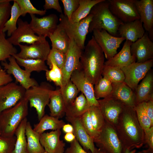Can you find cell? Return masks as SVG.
<instances>
[{
  "instance_id": "1",
  "label": "cell",
  "mask_w": 153,
  "mask_h": 153,
  "mask_svg": "<svg viewBox=\"0 0 153 153\" xmlns=\"http://www.w3.org/2000/svg\"><path fill=\"white\" fill-rule=\"evenodd\" d=\"M114 128L123 148L132 150L144 144V130L134 107L125 106Z\"/></svg>"
},
{
  "instance_id": "2",
  "label": "cell",
  "mask_w": 153,
  "mask_h": 153,
  "mask_svg": "<svg viewBox=\"0 0 153 153\" xmlns=\"http://www.w3.org/2000/svg\"><path fill=\"white\" fill-rule=\"evenodd\" d=\"M105 57L92 36L82 51L80 67L87 79L94 85L102 77Z\"/></svg>"
},
{
  "instance_id": "3",
  "label": "cell",
  "mask_w": 153,
  "mask_h": 153,
  "mask_svg": "<svg viewBox=\"0 0 153 153\" xmlns=\"http://www.w3.org/2000/svg\"><path fill=\"white\" fill-rule=\"evenodd\" d=\"M90 14L92 15L88 33L94 29H104L111 35L117 37L119 26L123 23L111 12L108 0H103L95 5Z\"/></svg>"
},
{
  "instance_id": "4",
  "label": "cell",
  "mask_w": 153,
  "mask_h": 153,
  "mask_svg": "<svg viewBox=\"0 0 153 153\" xmlns=\"http://www.w3.org/2000/svg\"><path fill=\"white\" fill-rule=\"evenodd\" d=\"M28 101L24 97L13 107L0 113L1 135L6 137L14 135L15 131L28 113Z\"/></svg>"
},
{
  "instance_id": "5",
  "label": "cell",
  "mask_w": 153,
  "mask_h": 153,
  "mask_svg": "<svg viewBox=\"0 0 153 153\" xmlns=\"http://www.w3.org/2000/svg\"><path fill=\"white\" fill-rule=\"evenodd\" d=\"M53 90L51 86L46 82L26 90L24 97L27 99L31 107L35 109L39 121L45 115V109L50 101Z\"/></svg>"
},
{
  "instance_id": "6",
  "label": "cell",
  "mask_w": 153,
  "mask_h": 153,
  "mask_svg": "<svg viewBox=\"0 0 153 153\" xmlns=\"http://www.w3.org/2000/svg\"><path fill=\"white\" fill-rule=\"evenodd\" d=\"M92 15L89 14L78 22L73 23L69 20L63 13L60 15L59 24L65 30L70 39H73L76 45L83 50L85 47V42L88 33L89 24Z\"/></svg>"
},
{
  "instance_id": "7",
  "label": "cell",
  "mask_w": 153,
  "mask_h": 153,
  "mask_svg": "<svg viewBox=\"0 0 153 153\" xmlns=\"http://www.w3.org/2000/svg\"><path fill=\"white\" fill-rule=\"evenodd\" d=\"M94 141L103 153H122L123 146L115 128L105 121L99 137Z\"/></svg>"
},
{
  "instance_id": "8",
  "label": "cell",
  "mask_w": 153,
  "mask_h": 153,
  "mask_svg": "<svg viewBox=\"0 0 153 153\" xmlns=\"http://www.w3.org/2000/svg\"><path fill=\"white\" fill-rule=\"evenodd\" d=\"M109 9L116 18L123 23L140 19L135 0H108Z\"/></svg>"
},
{
  "instance_id": "9",
  "label": "cell",
  "mask_w": 153,
  "mask_h": 153,
  "mask_svg": "<svg viewBox=\"0 0 153 153\" xmlns=\"http://www.w3.org/2000/svg\"><path fill=\"white\" fill-rule=\"evenodd\" d=\"M93 35L102 49L105 58L109 60L117 53V50L125 38L113 36L104 29H94Z\"/></svg>"
},
{
  "instance_id": "10",
  "label": "cell",
  "mask_w": 153,
  "mask_h": 153,
  "mask_svg": "<svg viewBox=\"0 0 153 153\" xmlns=\"http://www.w3.org/2000/svg\"><path fill=\"white\" fill-rule=\"evenodd\" d=\"M153 66L152 59L142 63L134 62L121 68L125 76L124 82L133 91Z\"/></svg>"
},
{
  "instance_id": "11",
  "label": "cell",
  "mask_w": 153,
  "mask_h": 153,
  "mask_svg": "<svg viewBox=\"0 0 153 153\" xmlns=\"http://www.w3.org/2000/svg\"><path fill=\"white\" fill-rule=\"evenodd\" d=\"M26 90L16 82H12L0 86V113L23 98Z\"/></svg>"
},
{
  "instance_id": "12",
  "label": "cell",
  "mask_w": 153,
  "mask_h": 153,
  "mask_svg": "<svg viewBox=\"0 0 153 153\" xmlns=\"http://www.w3.org/2000/svg\"><path fill=\"white\" fill-rule=\"evenodd\" d=\"M98 106L105 121L114 127L125 106L111 95L106 98L98 100Z\"/></svg>"
},
{
  "instance_id": "13",
  "label": "cell",
  "mask_w": 153,
  "mask_h": 153,
  "mask_svg": "<svg viewBox=\"0 0 153 153\" xmlns=\"http://www.w3.org/2000/svg\"><path fill=\"white\" fill-rule=\"evenodd\" d=\"M8 59V63L3 61L2 65L8 74L13 76L16 82L19 83L26 90L39 85L34 79L31 77V73L20 67L13 56H11Z\"/></svg>"
},
{
  "instance_id": "14",
  "label": "cell",
  "mask_w": 153,
  "mask_h": 153,
  "mask_svg": "<svg viewBox=\"0 0 153 153\" xmlns=\"http://www.w3.org/2000/svg\"><path fill=\"white\" fill-rule=\"evenodd\" d=\"M17 24L18 26L16 30L7 39L13 45H18L21 43L32 44L46 39L45 37L36 35L27 21L19 18Z\"/></svg>"
},
{
  "instance_id": "15",
  "label": "cell",
  "mask_w": 153,
  "mask_h": 153,
  "mask_svg": "<svg viewBox=\"0 0 153 153\" xmlns=\"http://www.w3.org/2000/svg\"><path fill=\"white\" fill-rule=\"evenodd\" d=\"M82 50L76 45L73 39H70L65 63L62 69L63 80L61 87L70 80L72 73L81 67L80 59Z\"/></svg>"
},
{
  "instance_id": "16",
  "label": "cell",
  "mask_w": 153,
  "mask_h": 153,
  "mask_svg": "<svg viewBox=\"0 0 153 153\" xmlns=\"http://www.w3.org/2000/svg\"><path fill=\"white\" fill-rule=\"evenodd\" d=\"M18 46L20 51L15 55L24 59H39L45 61L51 50L48 42L46 39L36 42L29 46L21 44Z\"/></svg>"
},
{
  "instance_id": "17",
  "label": "cell",
  "mask_w": 153,
  "mask_h": 153,
  "mask_svg": "<svg viewBox=\"0 0 153 153\" xmlns=\"http://www.w3.org/2000/svg\"><path fill=\"white\" fill-rule=\"evenodd\" d=\"M30 26L35 34L39 36L48 37L57 28L58 18L56 14H51L41 18L30 14Z\"/></svg>"
},
{
  "instance_id": "18",
  "label": "cell",
  "mask_w": 153,
  "mask_h": 153,
  "mask_svg": "<svg viewBox=\"0 0 153 153\" xmlns=\"http://www.w3.org/2000/svg\"><path fill=\"white\" fill-rule=\"evenodd\" d=\"M70 80L85 96L90 106H98L94 94V85L86 77L81 67L72 73Z\"/></svg>"
},
{
  "instance_id": "19",
  "label": "cell",
  "mask_w": 153,
  "mask_h": 153,
  "mask_svg": "<svg viewBox=\"0 0 153 153\" xmlns=\"http://www.w3.org/2000/svg\"><path fill=\"white\" fill-rule=\"evenodd\" d=\"M131 53L137 63H142L153 58V42L145 32L144 35L130 46Z\"/></svg>"
},
{
  "instance_id": "20",
  "label": "cell",
  "mask_w": 153,
  "mask_h": 153,
  "mask_svg": "<svg viewBox=\"0 0 153 153\" xmlns=\"http://www.w3.org/2000/svg\"><path fill=\"white\" fill-rule=\"evenodd\" d=\"M135 5L140 19L151 41L153 34V0H135Z\"/></svg>"
},
{
  "instance_id": "21",
  "label": "cell",
  "mask_w": 153,
  "mask_h": 153,
  "mask_svg": "<svg viewBox=\"0 0 153 153\" xmlns=\"http://www.w3.org/2000/svg\"><path fill=\"white\" fill-rule=\"evenodd\" d=\"M60 129L44 132L40 135V142L48 153H64L65 143L60 139Z\"/></svg>"
},
{
  "instance_id": "22",
  "label": "cell",
  "mask_w": 153,
  "mask_h": 153,
  "mask_svg": "<svg viewBox=\"0 0 153 153\" xmlns=\"http://www.w3.org/2000/svg\"><path fill=\"white\" fill-rule=\"evenodd\" d=\"M136 105L153 99V71L151 69L133 90Z\"/></svg>"
},
{
  "instance_id": "23",
  "label": "cell",
  "mask_w": 153,
  "mask_h": 153,
  "mask_svg": "<svg viewBox=\"0 0 153 153\" xmlns=\"http://www.w3.org/2000/svg\"><path fill=\"white\" fill-rule=\"evenodd\" d=\"M145 33L143 23L140 19H138L121 25L118 28L117 35L118 37L133 42L141 38Z\"/></svg>"
},
{
  "instance_id": "24",
  "label": "cell",
  "mask_w": 153,
  "mask_h": 153,
  "mask_svg": "<svg viewBox=\"0 0 153 153\" xmlns=\"http://www.w3.org/2000/svg\"><path fill=\"white\" fill-rule=\"evenodd\" d=\"M66 120L73 126V133L76 139L87 151L95 153V148L93 140L83 128L80 118L66 117Z\"/></svg>"
},
{
  "instance_id": "25",
  "label": "cell",
  "mask_w": 153,
  "mask_h": 153,
  "mask_svg": "<svg viewBox=\"0 0 153 153\" xmlns=\"http://www.w3.org/2000/svg\"><path fill=\"white\" fill-rule=\"evenodd\" d=\"M132 43L129 40H126L120 51L112 58L105 61L104 65L121 68L136 62L135 59L131 55L130 51V46Z\"/></svg>"
},
{
  "instance_id": "26",
  "label": "cell",
  "mask_w": 153,
  "mask_h": 153,
  "mask_svg": "<svg viewBox=\"0 0 153 153\" xmlns=\"http://www.w3.org/2000/svg\"><path fill=\"white\" fill-rule=\"evenodd\" d=\"M112 97L119 101L125 106L134 107L136 106L135 98L133 91L124 82L112 83Z\"/></svg>"
},
{
  "instance_id": "27",
  "label": "cell",
  "mask_w": 153,
  "mask_h": 153,
  "mask_svg": "<svg viewBox=\"0 0 153 153\" xmlns=\"http://www.w3.org/2000/svg\"><path fill=\"white\" fill-rule=\"evenodd\" d=\"M90 107L86 97L81 93L72 103L66 106V117L80 118L89 110Z\"/></svg>"
},
{
  "instance_id": "28",
  "label": "cell",
  "mask_w": 153,
  "mask_h": 153,
  "mask_svg": "<svg viewBox=\"0 0 153 153\" xmlns=\"http://www.w3.org/2000/svg\"><path fill=\"white\" fill-rule=\"evenodd\" d=\"M48 37L52 43V48L56 49L66 54L68 50L70 40L64 29L59 24L56 29Z\"/></svg>"
},
{
  "instance_id": "29",
  "label": "cell",
  "mask_w": 153,
  "mask_h": 153,
  "mask_svg": "<svg viewBox=\"0 0 153 153\" xmlns=\"http://www.w3.org/2000/svg\"><path fill=\"white\" fill-rule=\"evenodd\" d=\"M47 105L50 116L60 119L65 115L66 106L60 89L53 90Z\"/></svg>"
},
{
  "instance_id": "30",
  "label": "cell",
  "mask_w": 153,
  "mask_h": 153,
  "mask_svg": "<svg viewBox=\"0 0 153 153\" xmlns=\"http://www.w3.org/2000/svg\"><path fill=\"white\" fill-rule=\"evenodd\" d=\"M27 153H43L45 150L40 141V134L34 130L29 122L25 130Z\"/></svg>"
},
{
  "instance_id": "31",
  "label": "cell",
  "mask_w": 153,
  "mask_h": 153,
  "mask_svg": "<svg viewBox=\"0 0 153 153\" xmlns=\"http://www.w3.org/2000/svg\"><path fill=\"white\" fill-rule=\"evenodd\" d=\"M65 124L63 120L46 114L41 118L39 123L34 125L33 129L40 134L48 130L60 129Z\"/></svg>"
},
{
  "instance_id": "32",
  "label": "cell",
  "mask_w": 153,
  "mask_h": 153,
  "mask_svg": "<svg viewBox=\"0 0 153 153\" xmlns=\"http://www.w3.org/2000/svg\"><path fill=\"white\" fill-rule=\"evenodd\" d=\"M103 0H79L77 9L72 15L71 22H78L87 16L92 8Z\"/></svg>"
},
{
  "instance_id": "33",
  "label": "cell",
  "mask_w": 153,
  "mask_h": 153,
  "mask_svg": "<svg viewBox=\"0 0 153 153\" xmlns=\"http://www.w3.org/2000/svg\"><path fill=\"white\" fill-rule=\"evenodd\" d=\"M27 118L24 119L16 129L14 135L16 140L13 153H27L25 130L27 122Z\"/></svg>"
},
{
  "instance_id": "34",
  "label": "cell",
  "mask_w": 153,
  "mask_h": 153,
  "mask_svg": "<svg viewBox=\"0 0 153 153\" xmlns=\"http://www.w3.org/2000/svg\"><path fill=\"white\" fill-rule=\"evenodd\" d=\"M15 58L18 64L24 67L25 70L31 73L32 72H39L46 71L48 69L45 61L39 59H24L20 58L15 55L13 56Z\"/></svg>"
},
{
  "instance_id": "35",
  "label": "cell",
  "mask_w": 153,
  "mask_h": 153,
  "mask_svg": "<svg viewBox=\"0 0 153 153\" xmlns=\"http://www.w3.org/2000/svg\"><path fill=\"white\" fill-rule=\"evenodd\" d=\"M13 4L12 6L10 18L5 23L3 32H7V35L10 37L17 28V24L19 17L21 16L20 8L18 4L13 0Z\"/></svg>"
},
{
  "instance_id": "36",
  "label": "cell",
  "mask_w": 153,
  "mask_h": 153,
  "mask_svg": "<svg viewBox=\"0 0 153 153\" xmlns=\"http://www.w3.org/2000/svg\"><path fill=\"white\" fill-rule=\"evenodd\" d=\"M94 94L97 100L108 97L111 95L112 86L111 82L104 77H102L95 85Z\"/></svg>"
},
{
  "instance_id": "37",
  "label": "cell",
  "mask_w": 153,
  "mask_h": 153,
  "mask_svg": "<svg viewBox=\"0 0 153 153\" xmlns=\"http://www.w3.org/2000/svg\"><path fill=\"white\" fill-rule=\"evenodd\" d=\"M102 75L112 83H118L124 82L125 76L121 68L104 65Z\"/></svg>"
},
{
  "instance_id": "38",
  "label": "cell",
  "mask_w": 153,
  "mask_h": 153,
  "mask_svg": "<svg viewBox=\"0 0 153 153\" xmlns=\"http://www.w3.org/2000/svg\"><path fill=\"white\" fill-rule=\"evenodd\" d=\"M17 50L6 38L5 33L0 34V61H5L17 53Z\"/></svg>"
},
{
  "instance_id": "39",
  "label": "cell",
  "mask_w": 153,
  "mask_h": 153,
  "mask_svg": "<svg viewBox=\"0 0 153 153\" xmlns=\"http://www.w3.org/2000/svg\"><path fill=\"white\" fill-rule=\"evenodd\" d=\"M60 89L65 106L74 101L79 92L70 80Z\"/></svg>"
},
{
  "instance_id": "40",
  "label": "cell",
  "mask_w": 153,
  "mask_h": 153,
  "mask_svg": "<svg viewBox=\"0 0 153 153\" xmlns=\"http://www.w3.org/2000/svg\"><path fill=\"white\" fill-rule=\"evenodd\" d=\"M91 121L94 128L100 132L105 121L98 106H90L88 110Z\"/></svg>"
},
{
  "instance_id": "41",
  "label": "cell",
  "mask_w": 153,
  "mask_h": 153,
  "mask_svg": "<svg viewBox=\"0 0 153 153\" xmlns=\"http://www.w3.org/2000/svg\"><path fill=\"white\" fill-rule=\"evenodd\" d=\"M66 54L54 48L51 49L46 60L47 65L50 69L52 63H54L62 70L66 60Z\"/></svg>"
},
{
  "instance_id": "42",
  "label": "cell",
  "mask_w": 153,
  "mask_h": 153,
  "mask_svg": "<svg viewBox=\"0 0 153 153\" xmlns=\"http://www.w3.org/2000/svg\"><path fill=\"white\" fill-rule=\"evenodd\" d=\"M45 75L48 81L53 82L60 88L62 86L63 75L62 70L54 63H52L51 68L45 71Z\"/></svg>"
},
{
  "instance_id": "43",
  "label": "cell",
  "mask_w": 153,
  "mask_h": 153,
  "mask_svg": "<svg viewBox=\"0 0 153 153\" xmlns=\"http://www.w3.org/2000/svg\"><path fill=\"white\" fill-rule=\"evenodd\" d=\"M139 123L144 130L153 126V124L148 116L145 108V102L136 105L134 107Z\"/></svg>"
},
{
  "instance_id": "44",
  "label": "cell",
  "mask_w": 153,
  "mask_h": 153,
  "mask_svg": "<svg viewBox=\"0 0 153 153\" xmlns=\"http://www.w3.org/2000/svg\"><path fill=\"white\" fill-rule=\"evenodd\" d=\"M18 4L20 9L21 16H24L28 13L29 14H37L41 16L45 15L46 10L37 9L33 5L29 0H14Z\"/></svg>"
},
{
  "instance_id": "45",
  "label": "cell",
  "mask_w": 153,
  "mask_h": 153,
  "mask_svg": "<svg viewBox=\"0 0 153 153\" xmlns=\"http://www.w3.org/2000/svg\"><path fill=\"white\" fill-rule=\"evenodd\" d=\"M80 119L84 129L94 141L99 137L100 132L96 130L93 126L88 110L81 117Z\"/></svg>"
},
{
  "instance_id": "46",
  "label": "cell",
  "mask_w": 153,
  "mask_h": 153,
  "mask_svg": "<svg viewBox=\"0 0 153 153\" xmlns=\"http://www.w3.org/2000/svg\"><path fill=\"white\" fill-rule=\"evenodd\" d=\"M16 140L15 135L6 137L0 135V153H13Z\"/></svg>"
},
{
  "instance_id": "47",
  "label": "cell",
  "mask_w": 153,
  "mask_h": 153,
  "mask_svg": "<svg viewBox=\"0 0 153 153\" xmlns=\"http://www.w3.org/2000/svg\"><path fill=\"white\" fill-rule=\"evenodd\" d=\"M10 1L0 4V34L10 15L12 5Z\"/></svg>"
},
{
  "instance_id": "48",
  "label": "cell",
  "mask_w": 153,
  "mask_h": 153,
  "mask_svg": "<svg viewBox=\"0 0 153 153\" xmlns=\"http://www.w3.org/2000/svg\"><path fill=\"white\" fill-rule=\"evenodd\" d=\"M64 7V15L70 21L73 13L79 5V0H61Z\"/></svg>"
},
{
  "instance_id": "49",
  "label": "cell",
  "mask_w": 153,
  "mask_h": 153,
  "mask_svg": "<svg viewBox=\"0 0 153 153\" xmlns=\"http://www.w3.org/2000/svg\"><path fill=\"white\" fill-rule=\"evenodd\" d=\"M64 153H91L84 150L75 139L70 143V146L65 150Z\"/></svg>"
},
{
  "instance_id": "50",
  "label": "cell",
  "mask_w": 153,
  "mask_h": 153,
  "mask_svg": "<svg viewBox=\"0 0 153 153\" xmlns=\"http://www.w3.org/2000/svg\"><path fill=\"white\" fill-rule=\"evenodd\" d=\"M45 4L43 5L44 10L53 9L58 12L62 13V10L58 0H45Z\"/></svg>"
},
{
  "instance_id": "51",
  "label": "cell",
  "mask_w": 153,
  "mask_h": 153,
  "mask_svg": "<svg viewBox=\"0 0 153 153\" xmlns=\"http://www.w3.org/2000/svg\"><path fill=\"white\" fill-rule=\"evenodd\" d=\"M144 144H146L148 148L153 150V126L144 130Z\"/></svg>"
},
{
  "instance_id": "52",
  "label": "cell",
  "mask_w": 153,
  "mask_h": 153,
  "mask_svg": "<svg viewBox=\"0 0 153 153\" xmlns=\"http://www.w3.org/2000/svg\"><path fill=\"white\" fill-rule=\"evenodd\" d=\"M13 80L11 75L8 74L0 65V86L11 82Z\"/></svg>"
},
{
  "instance_id": "53",
  "label": "cell",
  "mask_w": 153,
  "mask_h": 153,
  "mask_svg": "<svg viewBox=\"0 0 153 153\" xmlns=\"http://www.w3.org/2000/svg\"><path fill=\"white\" fill-rule=\"evenodd\" d=\"M145 108L148 116L153 124V99L145 102Z\"/></svg>"
},
{
  "instance_id": "54",
  "label": "cell",
  "mask_w": 153,
  "mask_h": 153,
  "mask_svg": "<svg viewBox=\"0 0 153 153\" xmlns=\"http://www.w3.org/2000/svg\"><path fill=\"white\" fill-rule=\"evenodd\" d=\"M122 153H153V150L148 148L146 149L136 152L135 150H129L127 148H123Z\"/></svg>"
},
{
  "instance_id": "55",
  "label": "cell",
  "mask_w": 153,
  "mask_h": 153,
  "mask_svg": "<svg viewBox=\"0 0 153 153\" xmlns=\"http://www.w3.org/2000/svg\"><path fill=\"white\" fill-rule=\"evenodd\" d=\"M62 128L63 131L65 133H73V127L71 124H65L63 125Z\"/></svg>"
},
{
  "instance_id": "56",
  "label": "cell",
  "mask_w": 153,
  "mask_h": 153,
  "mask_svg": "<svg viewBox=\"0 0 153 153\" xmlns=\"http://www.w3.org/2000/svg\"><path fill=\"white\" fill-rule=\"evenodd\" d=\"M64 139L67 142L70 143L76 139V137L73 133H68L64 135Z\"/></svg>"
},
{
  "instance_id": "57",
  "label": "cell",
  "mask_w": 153,
  "mask_h": 153,
  "mask_svg": "<svg viewBox=\"0 0 153 153\" xmlns=\"http://www.w3.org/2000/svg\"><path fill=\"white\" fill-rule=\"evenodd\" d=\"M95 153H103L98 148L95 147Z\"/></svg>"
},
{
  "instance_id": "58",
  "label": "cell",
  "mask_w": 153,
  "mask_h": 153,
  "mask_svg": "<svg viewBox=\"0 0 153 153\" xmlns=\"http://www.w3.org/2000/svg\"><path fill=\"white\" fill-rule=\"evenodd\" d=\"M13 0H0V4L7 2H10L12 1Z\"/></svg>"
},
{
  "instance_id": "59",
  "label": "cell",
  "mask_w": 153,
  "mask_h": 153,
  "mask_svg": "<svg viewBox=\"0 0 153 153\" xmlns=\"http://www.w3.org/2000/svg\"><path fill=\"white\" fill-rule=\"evenodd\" d=\"M1 128L0 125V135H1Z\"/></svg>"
},
{
  "instance_id": "60",
  "label": "cell",
  "mask_w": 153,
  "mask_h": 153,
  "mask_svg": "<svg viewBox=\"0 0 153 153\" xmlns=\"http://www.w3.org/2000/svg\"><path fill=\"white\" fill-rule=\"evenodd\" d=\"M48 153V152H47L45 151V152H44V153Z\"/></svg>"
}]
</instances>
